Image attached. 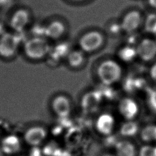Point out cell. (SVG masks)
Here are the masks:
<instances>
[{
	"mask_svg": "<svg viewBox=\"0 0 156 156\" xmlns=\"http://www.w3.org/2000/svg\"><path fill=\"white\" fill-rule=\"evenodd\" d=\"M29 20V13L23 9L16 11L10 19L11 27L16 31L22 30Z\"/></svg>",
	"mask_w": 156,
	"mask_h": 156,
	"instance_id": "4fadbf2b",
	"label": "cell"
},
{
	"mask_svg": "<svg viewBox=\"0 0 156 156\" xmlns=\"http://www.w3.org/2000/svg\"><path fill=\"white\" fill-rule=\"evenodd\" d=\"M149 74L151 80L156 84V61L151 66L149 71Z\"/></svg>",
	"mask_w": 156,
	"mask_h": 156,
	"instance_id": "cb8c5ba5",
	"label": "cell"
},
{
	"mask_svg": "<svg viewBox=\"0 0 156 156\" xmlns=\"http://www.w3.org/2000/svg\"><path fill=\"white\" fill-rule=\"evenodd\" d=\"M69 52L70 51L68 44L60 43L55 47L51 55L56 59H60L62 57H66Z\"/></svg>",
	"mask_w": 156,
	"mask_h": 156,
	"instance_id": "ffe728a7",
	"label": "cell"
},
{
	"mask_svg": "<svg viewBox=\"0 0 156 156\" xmlns=\"http://www.w3.org/2000/svg\"><path fill=\"white\" fill-rule=\"evenodd\" d=\"M118 110L126 121H132L138 115L140 107L136 101L132 98L124 97L118 102Z\"/></svg>",
	"mask_w": 156,
	"mask_h": 156,
	"instance_id": "277c9868",
	"label": "cell"
},
{
	"mask_svg": "<svg viewBox=\"0 0 156 156\" xmlns=\"http://www.w3.org/2000/svg\"><path fill=\"white\" fill-rule=\"evenodd\" d=\"M46 136L47 132L43 127L34 126L26 131L24 138L28 144L33 147H37L44 141Z\"/></svg>",
	"mask_w": 156,
	"mask_h": 156,
	"instance_id": "30bf717a",
	"label": "cell"
},
{
	"mask_svg": "<svg viewBox=\"0 0 156 156\" xmlns=\"http://www.w3.org/2000/svg\"><path fill=\"white\" fill-rule=\"evenodd\" d=\"M96 74L103 85L109 87L120 80L122 76V69L118 61L106 59L98 65Z\"/></svg>",
	"mask_w": 156,
	"mask_h": 156,
	"instance_id": "6da1fadb",
	"label": "cell"
},
{
	"mask_svg": "<svg viewBox=\"0 0 156 156\" xmlns=\"http://www.w3.org/2000/svg\"><path fill=\"white\" fill-rule=\"evenodd\" d=\"M65 30V25L60 21L51 22L44 29L45 35L52 39L59 38L64 34Z\"/></svg>",
	"mask_w": 156,
	"mask_h": 156,
	"instance_id": "2e32d148",
	"label": "cell"
},
{
	"mask_svg": "<svg viewBox=\"0 0 156 156\" xmlns=\"http://www.w3.org/2000/svg\"><path fill=\"white\" fill-rule=\"evenodd\" d=\"M104 43V37L98 30H90L85 33L79 40L80 49L85 53H91L99 50Z\"/></svg>",
	"mask_w": 156,
	"mask_h": 156,
	"instance_id": "3957f363",
	"label": "cell"
},
{
	"mask_svg": "<svg viewBox=\"0 0 156 156\" xmlns=\"http://www.w3.org/2000/svg\"><path fill=\"white\" fill-rule=\"evenodd\" d=\"M115 126V118L109 113H102L99 115L94 122L95 129L103 136H110L112 134Z\"/></svg>",
	"mask_w": 156,
	"mask_h": 156,
	"instance_id": "8992f818",
	"label": "cell"
},
{
	"mask_svg": "<svg viewBox=\"0 0 156 156\" xmlns=\"http://www.w3.org/2000/svg\"><path fill=\"white\" fill-rule=\"evenodd\" d=\"M85 53L80 49L70 51L66 57L68 64L74 69L80 68L86 60Z\"/></svg>",
	"mask_w": 156,
	"mask_h": 156,
	"instance_id": "9a60e30c",
	"label": "cell"
},
{
	"mask_svg": "<svg viewBox=\"0 0 156 156\" xmlns=\"http://www.w3.org/2000/svg\"><path fill=\"white\" fill-rule=\"evenodd\" d=\"M138 156H156V146L146 144L140 147Z\"/></svg>",
	"mask_w": 156,
	"mask_h": 156,
	"instance_id": "7402d4cb",
	"label": "cell"
},
{
	"mask_svg": "<svg viewBox=\"0 0 156 156\" xmlns=\"http://www.w3.org/2000/svg\"><path fill=\"white\" fill-rule=\"evenodd\" d=\"M137 57L141 60L149 62L156 57V41L151 38H143L136 46Z\"/></svg>",
	"mask_w": 156,
	"mask_h": 156,
	"instance_id": "5b68a950",
	"label": "cell"
},
{
	"mask_svg": "<svg viewBox=\"0 0 156 156\" xmlns=\"http://www.w3.org/2000/svg\"><path fill=\"white\" fill-rule=\"evenodd\" d=\"M141 139L146 143L156 141V125H147L140 131Z\"/></svg>",
	"mask_w": 156,
	"mask_h": 156,
	"instance_id": "d6986e66",
	"label": "cell"
},
{
	"mask_svg": "<svg viewBox=\"0 0 156 156\" xmlns=\"http://www.w3.org/2000/svg\"><path fill=\"white\" fill-rule=\"evenodd\" d=\"M118 59L124 63H130L137 57L136 46L127 44L122 47L118 51Z\"/></svg>",
	"mask_w": 156,
	"mask_h": 156,
	"instance_id": "e0dca14e",
	"label": "cell"
},
{
	"mask_svg": "<svg viewBox=\"0 0 156 156\" xmlns=\"http://www.w3.org/2000/svg\"><path fill=\"white\" fill-rule=\"evenodd\" d=\"M148 2L151 7L156 9V0H148Z\"/></svg>",
	"mask_w": 156,
	"mask_h": 156,
	"instance_id": "d4e9b609",
	"label": "cell"
},
{
	"mask_svg": "<svg viewBox=\"0 0 156 156\" xmlns=\"http://www.w3.org/2000/svg\"><path fill=\"white\" fill-rule=\"evenodd\" d=\"M50 52L48 42L41 37H35L27 40L24 45L26 55L30 59L39 60Z\"/></svg>",
	"mask_w": 156,
	"mask_h": 156,
	"instance_id": "7a4b0ae2",
	"label": "cell"
},
{
	"mask_svg": "<svg viewBox=\"0 0 156 156\" xmlns=\"http://www.w3.org/2000/svg\"><path fill=\"white\" fill-rule=\"evenodd\" d=\"M139 132V126L134 120L126 121L119 128V133L125 138H130L136 135Z\"/></svg>",
	"mask_w": 156,
	"mask_h": 156,
	"instance_id": "ac0fdd59",
	"label": "cell"
},
{
	"mask_svg": "<svg viewBox=\"0 0 156 156\" xmlns=\"http://www.w3.org/2000/svg\"><path fill=\"white\" fill-rule=\"evenodd\" d=\"M51 107L54 113L60 118H66L71 111L70 100L65 95L60 94L55 96L52 101Z\"/></svg>",
	"mask_w": 156,
	"mask_h": 156,
	"instance_id": "ba28073f",
	"label": "cell"
},
{
	"mask_svg": "<svg viewBox=\"0 0 156 156\" xmlns=\"http://www.w3.org/2000/svg\"><path fill=\"white\" fill-rule=\"evenodd\" d=\"M20 140L16 135H8L2 140L1 144V150L5 154H15L20 151Z\"/></svg>",
	"mask_w": 156,
	"mask_h": 156,
	"instance_id": "7c38bea8",
	"label": "cell"
},
{
	"mask_svg": "<svg viewBox=\"0 0 156 156\" xmlns=\"http://www.w3.org/2000/svg\"><path fill=\"white\" fill-rule=\"evenodd\" d=\"M147 104L152 111L156 112V90H152L148 95Z\"/></svg>",
	"mask_w": 156,
	"mask_h": 156,
	"instance_id": "603a6c76",
	"label": "cell"
},
{
	"mask_svg": "<svg viewBox=\"0 0 156 156\" xmlns=\"http://www.w3.org/2000/svg\"><path fill=\"white\" fill-rule=\"evenodd\" d=\"M105 156H112V155H105Z\"/></svg>",
	"mask_w": 156,
	"mask_h": 156,
	"instance_id": "83f0119b",
	"label": "cell"
},
{
	"mask_svg": "<svg viewBox=\"0 0 156 156\" xmlns=\"http://www.w3.org/2000/svg\"><path fill=\"white\" fill-rule=\"evenodd\" d=\"M115 149L116 156H136L138 152L135 144L127 140L116 143Z\"/></svg>",
	"mask_w": 156,
	"mask_h": 156,
	"instance_id": "5bb4252c",
	"label": "cell"
},
{
	"mask_svg": "<svg viewBox=\"0 0 156 156\" xmlns=\"http://www.w3.org/2000/svg\"><path fill=\"white\" fill-rule=\"evenodd\" d=\"M1 149H0V156H1Z\"/></svg>",
	"mask_w": 156,
	"mask_h": 156,
	"instance_id": "4316f807",
	"label": "cell"
},
{
	"mask_svg": "<svg viewBox=\"0 0 156 156\" xmlns=\"http://www.w3.org/2000/svg\"><path fill=\"white\" fill-rule=\"evenodd\" d=\"M102 99L101 94L97 91H90L82 98L81 105L83 110L87 112H94L98 107Z\"/></svg>",
	"mask_w": 156,
	"mask_h": 156,
	"instance_id": "8fae6325",
	"label": "cell"
},
{
	"mask_svg": "<svg viewBox=\"0 0 156 156\" xmlns=\"http://www.w3.org/2000/svg\"><path fill=\"white\" fill-rule=\"evenodd\" d=\"M19 40L11 34L5 33L0 38V56L10 58L13 56L18 49Z\"/></svg>",
	"mask_w": 156,
	"mask_h": 156,
	"instance_id": "52a82bcc",
	"label": "cell"
},
{
	"mask_svg": "<svg viewBox=\"0 0 156 156\" xmlns=\"http://www.w3.org/2000/svg\"><path fill=\"white\" fill-rule=\"evenodd\" d=\"M145 29L149 33H156V15L151 14L147 16L145 21Z\"/></svg>",
	"mask_w": 156,
	"mask_h": 156,
	"instance_id": "44dd1931",
	"label": "cell"
},
{
	"mask_svg": "<svg viewBox=\"0 0 156 156\" xmlns=\"http://www.w3.org/2000/svg\"><path fill=\"white\" fill-rule=\"evenodd\" d=\"M142 17L137 10H131L125 15L121 23V29L127 33H132L141 25Z\"/></svg>",
	"mask_w": 156,
	"mask_h": 156,
	"instance_id": "9c48e42d",
	"label": "cell"
},
{
	"mask_svg": "<svg viewBox=\"0 0 156 156\" xmlns=\"http://www.w3.org/2000/svg\"><path fill=\"white\" fill-rule=\"evenodd\" d=\"M73 1H83V0H73Z\"/></svg>",
	"mask_w": 156,
	"mask_h": 156,
	"instance_id": "484cf974",
	"label": "cell"
}]
</instances>
